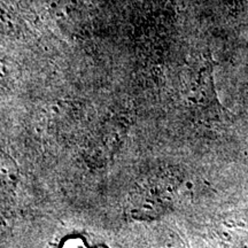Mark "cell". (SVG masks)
Returning a JSON list of instances; mask_svg holds the SVG:
<instances>
[{"label":"cell","mask_w":248,"mask_h":248,"mask_svg":"<svg viewBox=\"0 0 248 248\" xmlns=\"http://www.w3.org/2000/svg\"><path fill=\"white\" fill-rule=\"evenodd\" d=\"M61 248H88L85 241L79 237H71L64 240Z\"/></svg>","instance_id":"1"},{"label":"cell","mask_w":248,"mask_h":248,"mask_svg":"<svg viewBox=\"0 0 248 248\" xmlns=\"http://www.w3.org/2000/svg\"><path fill=\"white\" fill-rule=\"evenodd\" d=\"M95 248H107V247H105V246H98V247H95Z\"/></svg>","instance_id":"2"}]
</instances>
